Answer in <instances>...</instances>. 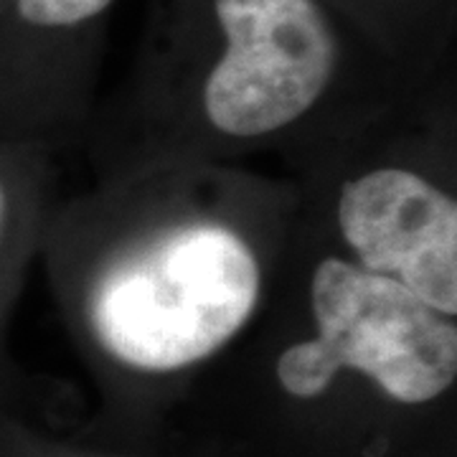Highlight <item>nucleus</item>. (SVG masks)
I'll list each match as a JSON object with an SVG mask.
<instances>
[{
  "label": "nucleus",
  "mask_w": 457,
  "mask_h": 457,
  "mask_svg": "<svg viewBox=\"0 0 457 457\" xmlns=\"http://www.w3.org/2000/svg\"><path fill=\"white\" fill-rule=\"evenodd\" d=\"M260 262L221 224L168 231L112 264L92 293V326L114 359L165 374L209 359L249 320Z\"/></svg>",
  "instance_id": "f257e3e1"
},
{
  "label": "nucleus",
  "mask_w": 457,
  "mask_h": 457,
  "mask_svg": "<svg viewBox=\"0 0 457 457\" xmlns=\"http://www.w3.org/2000/svg\"><path fill=\"white\" fill-rule=\"evenodd\" d=\"M315 338L278 361L282 389L312 399L338 371H359L402 404H425L457 376V328L407 287L328 257L311 282Z\"/></svg>",
  "instance_id": "f03ea898"
},
{
  "label": "nucleus",
  "mask_w": 457,
  "mask_h": 457,
  "mask_svg": "<svg viewBox=\"0 0 457 457\" xmlns=\"http://www.w3.org/2000/svg\"><path fill=\"white\" fill-rule=\"evenodd\" d=\"M338 227L353 264L455 318L457 204L437 186L402 168L371 170L343 186Z\"/></svg>",
  "instance_id": "7ed1b4c3"
},
{
  "label": "nucleus",
  "mask_w": 457,
  "mask_h": 457,
  "mask_svg": "<svg viewBox=\"0 0 457 457\" xmlns=\"http://www.w3.org/2000/svg\"><path fill=\"white\" fill-rule=\"evenodd\" d=\"M112 5L114 0H8V62L26 51L23 64H66L64 51L84 46Z\"/></svg>",
  "instance_id": "20e7f679"
},
{
  "label": "nucleus",
  "mask_w": 457,
  "mask_h": 457,
  "mask_svg": "<svg viewBox=\"0 0 457 457\" xmlns=\"http://www.w3.org/2000/svg\"><path fill=\"white\" fill-rule=\"evenodd\" d=\"M336 8L353 11L351 16H359L371 31L386 33V38H394V31L414 29L425 21V13L435 8L437 0H330Z\"/></svg>",
  "instance_id": "39448f33"
},
{
  "label": "nucleus",
  "mask_w": 457,
  "mask_h": 457,
  "mask_svg": "<svg viewBox=\"0 0 457 457\" xmlns=\"http://www.w3.org/2000/svg\"><path fill=\"white\" fill-rule=\"evenodd\" d=\"M8 231H11V191H8L5 176L0 173V254L8 245Z\"/></svg>",
  "instance_id": "423d86ee"
}]
</instances>
